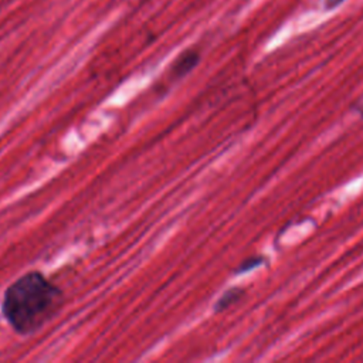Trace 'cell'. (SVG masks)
Segmentation results:
<instances>
[{
	"label": "cell",
	"mask_w": 363,
	"mask_h": 363,
	"mask_svg": "<svg viewBox=\"0 0 363 363\" xmlns=\"http://www.w3.org/2000/svg\"><path fill=\"white\" fill-rule=\"evenodd\" d=\"M197 61H199V54L194 51H189L180 57V60L176 65V71L183 75L187 71H190L197 64Z\"/></svg>",
	"instance_id": "2"
},
{
	"label": "cell",
	"mask_w": 363,
	"mask_h": 363,
	"mask_svg": "<svg viewBox=\"0 0 363 363\" xmlns=\"http://www.w3.org/2000/svg\"><path fill=\"white\" fill-rule=\"evenodd\" d=\"M342 1H345V0H325V7L326 9H333L337 4H340Z\"/></svg>",
	"instance_id": "5"
},
{
	"label": "cell",
	"mask_w": 363,
	"mask_h": 363,
	"mask_svg": "<svg viewBox=\"0 0 363 363\" xmlns=\"http://www.w3.org/2000/svg\"><path fill=\"white\" fill-rule=\"evenodd\" d=\"M262 261H264L262 257H252V258H248V259H245V261L241 264V267L238 268V271H240V272H245V271H248V269H252V268L258 267L259 264H262Z\"/></svg>",
	"instance_id": "4"
},
{
	"label": "cell",
	"mask_w": 363,
	"mask_h": 363,
	"mask_svg": "<svg viewBox=\"0 0 363 363\" xmlns=\"http://www.w3.org/2000/svg\"><path fill=\"white\" fill-rule=\"evenodd\" d=\"M62 305L60 288L41 272L31 271L16 279L4 292L3 315L9 325L21 335L41 329Z\"/></svg>",
	"instance_id": "1"
},
{
	"label": "cell",
	"mask_w": 363,
	"mask_h": 363,
	"mask_svg": "<svg viewBox=\"0 0 363 363\" xmlns=\"http://www.w3.org/2000/svg\"><path fill=\"white\" fill-rule=\"evenodd\" d=\"M357 111H359V113L363 116V102H360V104H359V106H357Z\"/></svg>",
	"instance_id": "6"
},
{
	"label": "cell",
	"mask_w": 363,
	"mask_h": 363,
	"mask_svg": "<svg viewBox=\"0 0 363 363\" xmlns=\"http://www.w3.org/2000/svg\"><path fill=\"white\" fill-rule=\"evenodd\" d=\"M241 295H242V291H241L240 288H233V289L227 291V292L220 298V301L217 302L216 309H217V311H223V309L228 308L231 303H234L235 301H238V299L241 298Z\"/></svg>",
	"instance_id": "3"
}]
</instances>
